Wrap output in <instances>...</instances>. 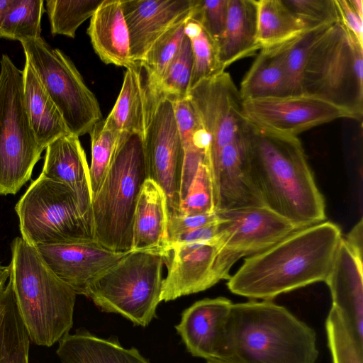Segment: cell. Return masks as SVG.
I'll use <instances>...</instances> for the list:
<instances>
[{"label":"cell","mask_w":363,"mask_h":363,"mask_svg":"<svg viewBox=\"0 0 363 363\" xmlns=\"http://www.w3.org/2000/svg\"><path fill=\"white\" fill-rule=\"evenodd\" d=\"M342 238L339 226L330 221L297 230L245 258L228 279V288L252 300L272 301L281 294L325 281Z\"/></svg>","instance_id":"6da1fadb"},{"label":"cell","mask_w":363,"mask_h":363,"mask_svg":"<svg viewBox=\"0 0 363 363\" xmlns=\"http://www.w3.org/2000/svg\"><path fill=\"white\" fill-rule=\"evenodd\" d=\"M251 177L265 206L298 229L325 220V205L297 136L250 123Z\"/></svg>","instance_id":"7a4b0ae2"},{"label":"cell","mask_w":363,"mask_h":363,"mask_svg":"<svg viewBox=\"0 0 363 363\" xmlns=\"http://www.w3.org/2000/svg\"><path fill=\"white\" fill-rule=\"evenodd\" d=\"M232 363H316L315 330L272 301L233 303Z\"/></svg>","instance_id":"3957f363"},{"label":"cell","mask_w":363,"mask_h":363,"mask_svg":"<svg viewBox=\"0 0 363 363\" xmlns=\"http://www.w3.org/2000/svg\"><path fill=\"white\" fill-rule=\"evenodd\" d=\"M11 247L9 279L30 340L50 347L72 328L77 294L51 271L35 247L21 237Z\"/></svg>","instance_id":"277c9868"},{"label":"cell","mask_w":363,"mask_h":363,"mask_svg":"<svg viewBox=\"0 0 363 363\" xmlns=\"http://www.w3.org/2000/svg\"><path fill=\"white\" fill-rule=\"evenodd\" d=\"M148 179L144 136L122 133L101 186L91 201L94 240L116 252L131 250L137 202Z\"/></svg>","instance_id":"5b68a950"},{"label":"cell","mask_w":363,"mask_h":363,"mask_svg":"<svg viewBox=\"0 0 363 363\" xmlns=\"http://www.w3.org/2000/svg\"><path fill=\"white\" fill-rule=\"evenodd\" d=\"M301 94L363 115V46L340 21L323 29L309 46L301 79Z\"/></svg>","instance_id":"8992f818"},{"label":"cell","mask_w":363,"mask_h":363,"mask_svg":"<svg viewBox=\"0 0 363 363\" xmlns=\"http://www.w3.org/2000/svg\"><path fill=\"white\" fill-rule=\"evenodd\" d=\"M166 262L159 254L130 251L91 283L86 296L103 311L147 326L161 301L162 267Z\"/></svg>","instance_id":"52a82bcc"},{"label":"cell","mask_w":363,"mask_h":363,"mask_svg":"<svg viewBox=\"0 0 363 363\" xmlns=\"http://www.w3.org/2000/svg\"><path fill=\"white\" fill-rule=\"evenodd\" d=\"M15 211L21 238L34 247L94 240L92 218L84 213L72 189L62 182L39 176Z\"/></svg>","instance_id":"ba28073f"},{"label":"cell","mask_w":363,"mask_h":363,"mask_svg":"<svg viewBox=\"0 0 363 363\" xmlns=\"http://www.w3.org/2000/svg\"><path fill=\"white\" fill-rule=\"evenodd\" d=\"M43 151L31 128L23 70L7 55L0 60V194H16L30 179Z\"/></svg>","instance_id":"9c48e42d"},{"label":"cell","mask_w":363,"mask_h":363,"mask_svg":"<svg viewBox=\"0 0 363 363\" xmlns=\"http://www.w3.org/2000/svg\"><path fill=\"white\" fill-rule=\"evenodd\" d=\"M26 56L60 112L70 133H89L103 120L99 104L73 62L42 37L20 41Z\"/></svg>","instance_id":"30bf717a"},{"label":"cell","mask_w":363,"mask_h":363,"mask_svg":"<svg viewBox=\"0 0 363 363\" xmlns=\"http://www.w3.org/2000/svg\"><path fill=\"white\" fill-rule=\"evenodd\" d=\"M218 281L228 279L232 266L240 258L262 252L298 229L265 206L216 212Z\"/></svg>","instance_id":"8fae6325"},{"label":"cell","mask_w":363,"mask_h":363,"mask_svg":"<svg viewBox=\"0 0 363 363\" xmlns=\"http://www.w3.org/2000/svg\"><path fill=\"white\" fill-rule=\"evenodd\" d=\"M147 97L144 145L148 179L163 191L169 218L179 216L184 150L173 105L169 99L160 94L147 91Z\"/></svg>","instance_id":"7c38bea8"},{"label":"cell","mask_w":363,"mask_h":363,"mask_svg":"<svg viewBox=\"0 0 363 363\" xmlns=\"http://www.w3.org/2000/svg\"><path fill=\"white\" fill-rule=\"evenodd\" d=\"M188 98L209 137L207 157L245 132L250 125L240 91L225 71L199 82L189 89Z\"/></svg>","instance_id":"4fadbf2b"},{"label":"cell","mask_w":363,"mask_h":363,"mask_svg":"<svg viewBox=\"0 0 363 363\" xmlns=\"http://www.w3.org/2000/svg\"><path fill=\"white\" fill-rule=\"evenodd\" d=\"M243 108L252 125L292 136L339 118H351L342 108L305 94L246 100Z\"/></svg>","instance_id":"5bb4252c"},{"label":"cell","mask_w":363,"mask_h":363,"mask_svg":"<svg viewBox=\"0 0 363 363\" xmlns=\"http://www.w3.org/2000/svg\"><path fill=\"white\" fill-rule=\"evenodd\" d=\"M250 123L245 132L207 157L215 212L264 206L250 174Z\"/></svg>","instance_id":"9a60e30c"},{"label":"cell","mask_w":363,"mask_h":363,"mask_svg":"<svg viewBox=\"0 0 363 363\" xmlns=\"http://www.w3.org/2000/svg\"><path fill=\"white\" fill-rule=\"evenodd\" d=\"M232 306L225 297L204 298L183 311L176 330L193 356L206 361L230 360Z\"/></svg>","instance_id":"2e32d148"},{"label":"cell","mask_w":363,"mask_h":363,"mask_svg":"<svg viewBox=\"0 0 363 363\" xmlns=\"http://www.w3.org/2000/svg\"><path fill=\"white\" fill-rule=\"evenodd\" d=\"M35 247L60 279L85 296L91 283L128 253L113 252L94 240Z\"/></svg>","instance_id":"e0dca14e"},{"label":"cell","mask_w":363,"mask_h":363,"mask_svg":"<svg viewBox=\"0 0 363 363\" xmlns=\"http://www.w3.org/2000/svg\"><path fill=\"white\" fill-rule=\"evenodd\" d=\"M170 251L167 275L162 280L161 301L203 291L219 282L216 235L209 240L174 245Z\"/></svg>","instance_id":"ac0fdd59"},{"label":"cell","mask_w":363,"mask_h":363,"mask_svg":"<svg viewBox=\"0 0 363 363\" xmlns=\"http://www.w3.org/2000/svg\"><path fill=\"white\" fill-rule=\"evenodd\" d=\"M132 60L140 64L152 45L190 18L192 0H121Z\"/></svg>","instance_id":"d6986e66"},{"label":"cell","mask_w":363,"mask_h":363,"mask_svg":"<svg viewBox=\"0 0 363 363\" xmlns=\"http://www.w3.org/2000/svg\"><path fill=\"white\" fill-rule=\"evenodd\" d=\"M335 307L363 343V262L342 238L325 280Z\"/></svg>","instance_id":"ffe728a7"},{"label":"cell","mask_w":363,"mask_h":363,"mask_svg":"<svg viewBox=\"0 0 363 363\" xmlns=\"http://www.w3.org/2000/svg\"><path fill=\"white\" fill-rule=\"evenodd\" d=\"M45 150L40 176L62 182L71 188L84 213L92 218L89 167L79 137L73 134L60 137Z\"/></svg>","instance_id":"44dd1931"},{"label":"cell","mask_w":363,"mask_h":363,"mask_svg":"<svg viewBox=\"0 0 363 363\" xmlns=\"http://www.w3.org/2000/svg\"><path fill=\"white\" fill-rule=\"evenodd\" d=\"M168 220L166 196L155 182L147 179L135 211L130 251L153 252L167 260L170 255Z\"/></svg>","instance_id":"7402d4cb"},{"label":"cell","mask_w":363,"mask_h":363,"mask_svg":"<svg viewBox=\"0 0 363 363\" xmlns=\"http://www.w3.org/2000/svg\"><path fill=\"white\" fill-rule=\"evenodd\" d=\"M87 34L95 52L105 64L126 69L137 65L130 57L121 0H104L91 17Z\"/></svg>","instance_id":"603a6c76"},{"label":"cell","mask_w":363,"mask_h":363,"mask_svg":"<svg viewBox=\"0 0 363 363\" xmlns=\"http://www.w3.org/2000/svg\"><path fill=\"white\" fill-rule=\"evenodd\" d=\"M257 33V1L228 0L225 29L216 43L219 60L224 69L235 61L260 50Z\"/></svg>","instance_id":"cb8c5ba5"},{"label":"cell","mask_w":363,"mask_h":363,"mask_svg":"<svg viewBox=\"0 0 363 363\" xmlns=\"http://www.w3.org/2000/svg\"><path fill=\"white\" fill-rule=\"evenodd\" d=\"M23 75L27 115L37 142L44 150L57 138L72 133L37 73L26 60Z\"/></svg>","instance_id":"d4e9b609"},{"label":"cell","mask_w":363,"mask_h":363,"mask_svg":"<svg viewBox=\"0 0 363 363\" xmlns=\"http://www.w3.org/2000/svg\"><path fill=\"white\" fill-rule=\"evenodd\" d=\"M56 353L61 363H150L134 347L84 331L64 336Z\"/></svg>","instance_id":"484cf974"},{"label":"cell","mask_w":363,"mask_h":363,"mask_svg":"<svg viewBox=\"0 0 363 363\" xmlns=\"http://www.w3.org/2000/svg\"><path fill=\"white\" fill-rule=\"evenodd\" d=\"M143 69L139 64L127 68L118 99L110 113L104 119L108 126L120 133L145 135L148 115V97L145 74H143Z\"/></svg>","instance_id":"4316f807"},{"label":"cell","mask_w":363,"mask_h":363,"mask_svg":"<svg viewBox=\"0 0 363 363\" xmlns=\"http://www.w3.org/2000/svg\"><path fill=\"white\" fill-rule=\"evenodd\" d=\"M239 91L243 101L287 96L284 43L260 50Z\"/></svg>","instance_id":"83f0119b"},{"label":"cell","mask_w":363,"mask_h":363,"mask_svg":"<svg viewBox=\"0 0 363 363\" xmlns=\"http://www.w3.org/2000/svg\"><path fill=\"white\" fill-rule=\"evenodd\" d=\"M170 101L184 150L181 186L186 189L199 165L206 160L210 140L188 96Z\"/></svg>","instance_id":"f1b7e54d"},{"label":"cell","mask_w":363,"mask_h":363,"mask_svg":"<svg viewBox=\"0 0 363 363\" xmlns=\"http://www.w3.org/2000/svg\"><path fill=\"white\" fill-rule=\"evenodd\" d=\"M257 4V40L260 50L284 43L305 31L283 0H259Z\"/></svg>","instance_id":"f546056e"},{"label":"cell","mask_w":363,"mask_h":363,"mask_svg":"<svg viewBox=\"0 0 363 363\" xmlns=\"http://www.w3.org/2000/svg\"><path fill=\"white\" fill-rule=\"evenodd\" d=\"M4 291L6 305L0 327V363H28L30 338L9 279Z\"/></svg>","instance_id":"4dcf8cb0"},{"label":"cell","mask_w":363,"mask_h":363,"mask_svg":"<svg viewBox=\"0 0 363 363\" xmlns=\"http://www.w3.org/2000/svg\"><path fill=\"white\" fill-rule=\"evenodd\" d=\"M184 33L191 45L193 67L189 89L201 81L225 71L218 57L216 43L196 21H186Z\"/></svg>","instance_id":"1f68e13d"},{"label":"cell","mask_w":363,"mask_h":363,"mask_svg":"<svg viewBox=\"0 0 363 363\" xmlns=\"http://www.w3.org/2000/svg\"><path fill=\"white\" fill-rule=\"evenodd\" d=\"M104 0H47L50 31L74 38L77 28L91 18Z\"/></svg>","instance_id":"d6a6232c"},{"label":"cell","mask_w":363,"mask_h":363,"mask_svg":"<svg viewBox=\"0 0 363 363\" xmlns=\"http://www.w3.org/2000/svg\"><path fill=\"white\" fill-rule=\"evenodd\" d=\"M187 21L177 23L161 36L139 64L145 72L148 89H153L158 84L178 52L185 35Z\"/></svg>","instance_id":"836d02e7"},{"label":"cell","mask_w":363,"mask_h":363,"mask_svg":"<svg viewBox=\"0 0 363 363\" xmlns=\"http://www.w3.org/2000/svg\"><path fill=\"white\" fill-rule=\"evenodd\" d=\"M43 0H16L0 26V38L19 42L41 37Z\"/></svg>","instance_id":"e575fe53"},{"label":"cell","mask_w":363,"mask_h":363,"mask_svg":"<svg viewBox=\"0 0 363 363\" xmlns=\"http://www.w3.org/2000/svg\"><path fill=\"white\" fill-rule=\"evenodd\" d=\"M325 330L333 363H363V343L333 306L325 320Z\"/></svg>","instance_id":"d590c367"},{"label":"cell","mask_w":363,"mask_h":363,"mask_svg":"<svg viewBox=\"0 0 363 363\" xmlns=\"http://www.w3.org/2000/svg\"><path fill=\"white\" fill-rule=\"evenodd\" d=\"M121 134L108 126L104 119L96 123L89 132L91 151L89 173L92 199L102 185L116 152Z\"/></svg>","instance_id":"8d00e7d4"},{"label":"cell","mask_w":363,"mask_h":363,"mask_svg":"<svg viewBox=\"0 0 363 363\" xmlns=\"http://www.w3.org/2000/svg\"><path fill=\"white\" fill-rule=\"evenodd\" d=\"M193 67L190 40L184 35L180 48L158 84L147 91L169 99L187 97Z\"/></svg>","instance_id":"74e56055"},{"label":"cell","mask_w":363,"mask_h":363,"mask_svg":"<svg viewBox=\"0 0 363 363\" xmlns=\"http://www.w3.org/2000/svg\"><path fill=\"white\" fill-rule=\"evenodd\" d=\"M179 211V216L215 212L212 182L206 160L199 165L186 196L180 203Z\"/></svg>","instance_id":"f35d334b"},{"label":"cell","mask_w":363,"mask_h":363,"mask_svg":"<svg viewBox=\"0 0 363 363\" xmlns=\"http://www.w3.org/2000/svg\"><path fill=\"white\" fill-rule=\"evenodd\" d=\"M301 22L305 30L331 26L340 21L335 0H283Z\"/></svg>","instance_id":"ab89813d"},{"label":"cell","mask_w":363,"mask_h":363,"mask_svg":"<svg viewBox=\"0 0 363 363\" xmlns=\"http://www.w3.org/2000/svg\"><path fill=\"white\" fill-rule=\"evenodd\" d=\"M228 0H192L190 19L197 22L217 43L227 19Z\"/></svg>","instance_id":"60d3db41"},{"label":"cell","mask_w":363,"mask_h":363,"mask_svg":"<svg viewBox=\"0 0 363 363\" xmlns=\"http://www.w3.org/2000/svg\"><path fill=\"white\" fill-rule=\"evenodd\" d=\"M218 220L219 218L216 212L169 218L167 228L169 244L171 240L179 235L215 224Z\"/></svg>","instance_id":"b9f144b4"},{"label":"cell","mask_w":363,"mask_h":363,"mask_svg":"<svg viewBox=\"0 0 363 363\" xmlns=\"http://www.w3.org/2000/svg\"><path fill=\"white\" fill-rule=\"evenodd\" d=\"M340 21L363 46V18L352 8L349 0H335Z\"/></svg>","instance_id":"7bdbcfd3"},{"label":"cell","mask_w":363,"mask_h":363,"mask_svg":"<svg viewBox=\"0 0 363 363\" xmlns=\"http://www.w3.org/2000/svg\"><path fill=\"white\" fill-rule=\"evenodd\" d=\"M347 245L359 256L362 257L363 223L362 218L352 228L344 238Z\"/></svg>","instance_id":"ee69618b"},{"label":"cell","mask_w":363,"mask_h":363,"mask_svg":"<svg viewBox=\"0 0 363 363\" xmlns=\"http://www.w3.org/2000/svg\"><path fill=\"white\" fill-rule=\"evenodd\" d=\"M11 275V267L9 266H4L0 264V295L4 291L6 287V281L9 279Z\"/></svg>","instance_id":"f6af8a7d"},{"label":"cell","mask_w":363,"mask_h":363,"mask_svg":"<svg viewBox=\"0 0 363 363\" xmlns=\"http://www.w3.org/2000/svg\"><path fill=\"white\" fill-rule=\"evenodd\" d=\"M16 0H0V26Z\"/></svg>","instance_id":"bcb514c9"},{"label":"cell","mask_w":363,"mask_h":363,"mask_svg":"<svg viewBox=\"0 0 363 363\" xmlns=\"http://www.w3.org/2000/svg\"><path fill=\"white\" fill-rule=\"evenodd\" d=\"M354 10L363 18L362 0H349Z\"/></svg>","instance_id":"7dc6e473"},{"label":"cell","mask_w":363,"mask_h":363,"mask_svg":"<svg viewBox=\"0 0 363 363\" xmlns=\"http://www.w3.org/2000/svg\"><path fill=\"white\" fill-rule=\"evenodd\" d=\"M5 305H6V294L5 291L2 292L0 295V327L2 323V320L4 318V311H5Z\"/></svg>","instance_id":"c3c4849f"},{"label":"cell","mask_w":363,"mask_h":363,"mask_svg":"<svg viewBox=\"0 0 363 363\" xmlns=\"http://www.w3.org/2000/svg\"><path fill=\"white\" fill-rule=\"evenodd\" d=\"M207 363H232V362L221 361V360H207Z\"/></svg>","instance_id":"681fc988"}]
</instances>
